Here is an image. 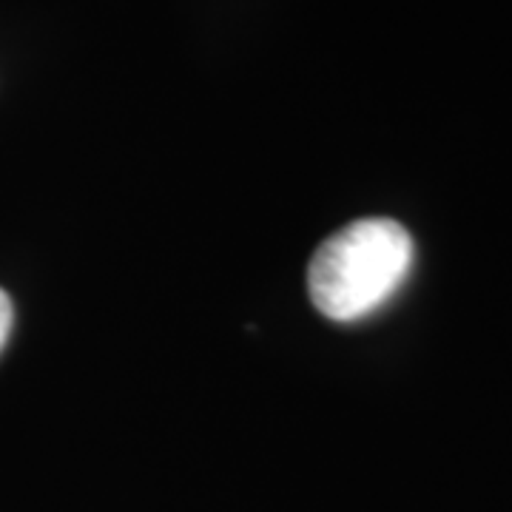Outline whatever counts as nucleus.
Wrapping results in <instances>:
<instances>
[{"label": "nucleus", "mask_w": 512, "mask_h": 512, "mask_svg": "<svg viewBox=\"0 0 512 512\" xmlns=\"http://www.w3.org/2000/svg\"><path fill=\"white\" fill-rule=\"evenodd\" d=\"M12 319H15L12 299L6 296V291H0V350H3L6 339H9V333H12Z\"/></svg>", "instance_id": "nucleus-2"}, {"label": "nucleus", "mask_w": 512, "mask_h": 512, "mask_svg": "<svg viewBox=\"0 0 512 512\" xmlns=\"http://www.w3.org/2000/svg\"><path fill=\"white\" fill-rule=\"evenodd\" d=\"M416 245L402 222L359 220L328 237L311 259L308 291L333 322H356L399 291L413 268Z\"/></svg>", "instance_id": "nucleus-1"}]
</instances>
